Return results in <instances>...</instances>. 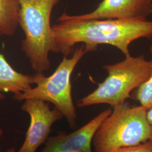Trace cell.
<instances>
[{
  "label": "cell",
  "instance_id": "6da1fadb",
  "mask_svg": "<svg viewBox=\"0 0 152 152\" xmlns=\"http://www.w3.org/2000/svg\"><path fill=\"white\" fill-rule=\"evenodd\" d=\"M52 26L51 52L68 56L76 44L82 43L87 53L94 51L99 45H109L119 49L125 56L130 55V46L136 39L152 38V21L148 20L102 19L76 20L66 13Z\"/></svg>",
  "mask_w": 152,
  "mask_h": 152
},
{
  "label": "cell",
  "instance_id": "7a4b0ae2",
  "mask_svg": "<svg viewBox=\"0 0 152 152\" xmlns=\"http://www.w3.org/2000/svg\"><path fill=\"white\" fill-rule=\"evenodd\" d=\"M19 26L24 32L22 48L33 71L43 73L50 66L49 53L53 49V10L60 0H18Z\"/></svg>",
  "mask_w": 152,
  "mask_h": 152
},
{
  "label": "cell",
  "instance_id": "3957f363",
  "mask_svg": "<svg viewBox=\"0 0 152 152\" xmlns=\"http://www.w3.org/2000/svg\"><path fill=\"white\" fill-rule=\"evenodd\" d=\"M112 109V113L102 122L93 138L95 152H113L152 140L147 108L124 104Z\"/></svg>",
  "mask_w": 152,
  "mask_h": 152
},
{
  "label": "cell",
  "instance_id": "277c9868",
  "mask_svg": "<svg viewBox=\"0 0 152 152\" xmlns=\"http://www.w3.org/2000/svg\"><path fill=\"white\" fill-rule=\"evenodd\" d=\"M103 68L108 76L96 90L78 100V107L107 104L112 108L125 104L131 98V92L149 78L152 61L143 55L136 57L130 55L118 63L104 65Z\"/></svg>",
  "mask_w": 152,
  "mask_h": 152
},
{
  "label": "cell",
  "instance_id": "5b68a950",
  "mask_svg": "<svg viewBox=\"0 0 152 152\" xmlns=\"http://www.w3.org/2000/svg\"><path fill=\"white\" fill-rule=\"evenodd\" d=\"M86 54L85 45L77 46L71 58L64 56L54 72L49 77L43 75L36 86L15 94L14 99L21 101L37 99L53 104L67 121L69 126H76L77 113L72 95L71 78L76 65Z\"/></svg>",
  "mask_w": 152,
  "mask_h": 152
},
{
  "label": "cell",
  "instance_id": "8992f818",
  "mask_svg": "<svg viewBox=\"0 0 152 152\" xmlns=\"http://www.w3.org/2000/svg\"><path fill=\"white\" fill-rule=\"evenodd\" d=\"M21 109L31 118L25 140L18 151L10 148L6 152H36L48 139L53 125L63 117L56 108L51 109L49 103L40 100H25Z\"/></svg>",
  "mask_w": 152,
  "mask_h": 152
},
{
  "label": "cell",
  "instance_id": "52a82bcc",
  "mask_svg": "<svg viewBox=\"0 0 152 152\" xmlns=\"http://www.w3.org/2000/svg\"><path fill=\"white\" fill-rule=\"evenodd\" d=\"M152 14V0H103L94 10L68 16L76 20L102 19L147 20Z\"/></svg>",
  "mask_w": 152,
  "mask_h": 152
},
{
  "label": "cell",
  "instance_id": "ba28073f",
  "mask_svg": "<svg viewBox=\"0 0 152 152\" xmlns=\"http://www.w3.org/2000/svg\"><path fill=\"white\" fill-rule=\"evenodd\" d=\"M112 112L108 108L69 134L59 132L48 137L41 152H92V140L103 120Z\"/></svg>",
  "mask_w": 152,
  "mask_h": 152
},
{
  "label": "cell",
  "instance_id": "9c48e42d",
  "mask_svg": "<svg viewBox=\"0 0 152 152\" xmlns=\"http://www.w3.org/2000/svg\"><path fill=\"white\" fill-rule=\"evenodd\" d=\"M44 73L34 75H24L15 70L4 56L0 53V101L5 98L4 93L12 92L19 94L32 88L36 84Z\"/></svg>",
  "mask_w": 152,
  "mask_h": 152
},
{
  "label": "cell",
  "instance_id": "30bf717a",
  "mask_svg": "<svg viewBox=\"0 0 152 152\" xmlns=\"http://www.w3.org/2000/svg\"><path fill=\"white\" fill-rule=\"evenodd\" d=\"M18 0H0V36H12L19 26Z\"/></svg>",
  "mask_w": 152,
  "mask_h": 152
},
{
  "label": "cell",
  "instance_id": "8fae6325",
  "mask_svg": "<svg viewBox=\"0 0 152 152\" xmlns=\"http://www.w3.org/2000/svg\"><path fill=\"white\" fill-rule=\"evenodd\" d=\"M152 55V45L150 48ZM152 72L149 78L137 88L135 99L140 103L141 106L148 110L152 108Z\"/></svg>",
  "mask_w": 152,
  "mask_h": 152
},
{
  "label": "cell",
  "instance_id": "7c38bea8",
  "mask_svg": "<svg viewBox=\"0 0 152 152\" xmlns=\"http://www.w3.org/2000/svg\"><path fill=\"white\" fill-rule=\"evenodd\" d=\"M113 152H152V140L136 145L121 148Z\"/></svg>",
  "mask_w": 152,
  "mask_h": 152
},
{
  "label": "cell",
  "instance_id": "4fadbf2b",
  "mask_svg": "<svg viewBox=\"0 0 152 152\" xmlns=\"http://www.w3.org/2000/svg\"><path fill=\"white\" fill-rule=\"evenodd\" d=\"M147 119L152 127V108L147 110Z\"/></svg>",
  "mask_w": 152,
  "mask_h": 152
},
{
  "label": "cell",
  "instance_id": "5bb4252c",
  "mask_svg": "<svg viewBox=\"0 0 152 152\" xmlns=\"http://www.w3.org/2000/svg\"><path fill=\"white\" fill-rule=\"evenodd\" d=\"M2 134H3V130L2 129L0 128V138L1 137V136L2 135Z\"/></svg>",
  "mask_w": 152,
  "mask_h": 152
}]
</instances>
